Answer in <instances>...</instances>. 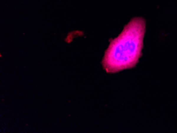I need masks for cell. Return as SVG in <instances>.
<instances>
[{"instance_id": "1", "label": "cell", "mask_w": 177, "mask_h": 133, "mask_svg": "<svg viewBox=\"0 0 177 133\" xmlns=\"http://www.w3.org/2000/svg\"><path fill=\"white\" fill-rule=\"evenodd\" d=\"M145 32L146 21L143 18L132 19L106 50L102 60L104 70L115 73L135 66L142 55Z\"/></svg>"}]
</instances>
